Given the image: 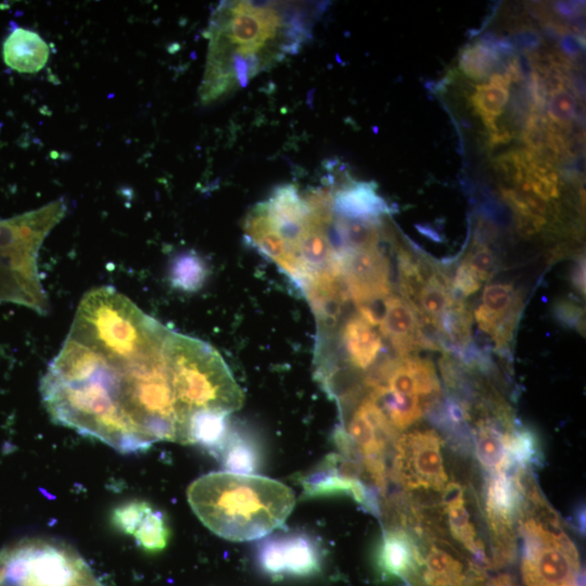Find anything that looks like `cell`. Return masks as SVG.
I'll return each instance as SVG.
<instances>
[{
  "instance_id": "1",
  "label": "cell",
  "mask_w": 586,
  "mask_h": 586,
  "mask_svg": "<svg viewBox=\"0 0 586 586\" xmlns=\"http://www.w3.org/2000/svg\"><path fill=\"white\" fill-rule=\"evenodd\" d=\"M189 504L216 535L244 542L280 526L294 507V494L279 481L228 471L213 472L188 488Z\"/></svg>"
},
{
  "instance_id": "2",
  "label": "cell",
  "mask_w": 586,
  "mask_h": 586,
  "mask_svg": "<svg viewBox=\"0 0 586 586\" xmlns=\"http://www.w3.org/2000/svg\"><path fill=\"white\" fill-rule=\"evenodd\" d=\"M168 330L116 289L103 285L84 295L68 335L111 359L129 360L157 348Z\"/></svg>"
},
{
  "instance_id": "3",
  "label": "cell",
  "mask_w": 586,
  "mask_h": 586,
  "mask_svg": "<svg viewBox=\"0 0 586 586\" xmlns=\"http://www.w3.org/2000/svg\"><path fill=\"white\" fill-rule=\"evenodd\" d=\"M164 348L176 400L189 430L192 417L199 412L230 415L242 406L240 386L211 345L169 329Z\"/></svg>"
},
{
  "instance_id": "4",
  "label": "cell",
  "mask_w": 586,
  "mask_h": 586,
  "mask_svg": "<svg viewBox=\"0 0 586 586\" xmlns=\"http://www.w3.org/2000/svg\"><path fill=\"white\" fill-rule=\"evenodd\" d=\"M62 200L35 211L0 220V302L48 310V298L38 272L40 246L65 215Z\"/></svg>"
},
{
  "instance_id": "5",
  "label": "cell",
  "mask_w": 586,
  "mask_h": 586,
  "mask_svg": "<svg viewBox=\"0 0 586 586\" xmlns=\"http://www.w3.org/2000/svg\"><path fill=\"white\" fill-rule=\"evenodd\" d=\"M0 586L104 585L72 549L31 539L0 553Z\"/></svg>"
},
{
  "instance_id": "6",
  "label": "cell",
  "mask_w": 586,
  "mask_h": 586,
  "mask_svg": "<svg viewBox=\"0 0 586 586\" xmlns=\"http://www.w3.org/2000/svg\"><path fill=\"white\" fill-rule=\"evenodd\" d=\"M525 586H584L577 550L552 512L545 520L526 515L521 523Z\"/></svg>"
},
{
  "instance_id": "7",
  "label": "cell",
  "mask_w": 586,
  "mask_h": 586,
  "mask_svg": "<svg viewBox=\"0 0 586 586\" xmlns=\"http://www.w3.org/2000/svg\"><path fill=\"white\" fill-rule=\"evenodd\" d=\"M286 23L288 21L283 24L279 12L272 5L250 1L220 5L209 25V43L232 46V53L207 56V60L230 54L240 55L246 61L254 77L267 64L258 55L259 50L266 48L267 42L273 39L279 28Z\"/></svg>"
},
{
  "instance_id": "8",
  "label": "cell",
  "mask_w": 586,
  "mask_h": 586,
  "mask_svg": "<svg viewBox=\"0 0 586 586\" xmlns=\"http://www.w3.org/2000/svg\"><path fill=\"white\" fill-rule=\"evenodd\" d=\"M443 441L433 430L403 434L395 444L393 476L408 489L444 491L448 476L442 456Z\"/></svg>"
},
{
  "instance_id": "9",
  "label": "cell",
  "mask_w": 586,
  "mask_h": 586,
  "mask_svg": "<svg viewBox=\"0 0 586 586\" xmlns=\"http://www.w3.org/2000/svg\"><path fill=\"white\" fill-rule=\"evenodd\" d=\"M521 311V294L512 284L492 283L484 288L474 318L479 328L493 339L498 354L509 353Z\"/></svg>"
},
{
  "instance_id": "10",
  "label": "cell",
  "mask_w": 586,
  "mask_h": 586,
  "mask_svg": "<svg viewBox=\"0 0 586 586\" xmlns=\"http://www.w3.org/2000/svg\"><path fill=\"white\" fill-rule=\"evenodd\" d=\"M260 569L273 576H308L319 571L320 553L302 534L265 540L257 552Z\"/></svg>"
},
{
  "instance_id": "11",
  "label": "cell",
  "mask_w": 586,
  "mask_h": 586,
  "mask_svg": "<svg viewBox=\"0 0 586 586\" xmlns=\"http://www.w3.org/2000/svg\"><path fill=\"white\" fill-rule=\"evenodd\" d=\"M397 357L424 349H438L424 332L412 307L400 295L391 292L382 300V313L378 326Z\"/></svg>"
},
{
  "instance_id": "12",
  "label": "cell",
  "mask_w": 586,
  "mask_h": 586,
  "mask_svg": "<svg viewBox=\"0 0 586 586\" xmlns=\"http://www.w3.org/2000/svg\"><path fill=\"white\" fill-rule=\"evenodd\" d=\"M112 522L120 532L135 538L146 552L163 550L169 539V527L163 513L150 504L132 500L119 505Z\"/></svg>"
},
{
  "instance_id": "13",
  "label": "cell",
  "mask_w": 586,
  "mask_h": 586,
  "mask_svg": "<svg viewBox=\"0 0 586 586\" xmlns=\"http://www.w3.org/2000/svg\"><path fill=\"white\" fill-rule=\"evenodd\" d=\"M359 467L355 462L331 459L327 462L324 470L304 481L305 494L319 496L344 493L377 515L380 511L378 501L374 495L356 479Z\"/></svg>"
},
{
  "instance_id": "14",
  "label": "cell",
  "mask_w": 586,
  "mask_h": 586,
  "mask_svg": "<svg viewBox=\"0 0 586 586\" xmlns=\"http://www.w3.org/2000/svg\"><path fill=\"white\" fill-rule=\"evenodd\" d=\"M334 214L360 220H373L390 214L388 203L377 193L373 182L353 181L335 187L329 176Z\"/></svg>"
},
{
  "instance_id": "15",
  "label": "cell",
  "mask_w": 586,
  "mask_h": 586,
  "mask_svg": "<svg viewBox=\"0 0 586 586\" xmlns=\"http://www.w3.org/2000/svg\"><path fill=\"white\" fill-rule=\"evenodd\" d=\"M377 563L385 576L413 582L422 565V555L408 533L394 528L384 533Z\"/></svg>"
},
{
  "instance_id": "16",
  "label": "cell",
  "mask_w": 586,
  "mask_h": 586,
  "mask_svg": "<svg viewBox=\"0 0 586 586\" xmlns=\"http://www.w3.org/2000/svg\"><path fill=\"white\" fill-rule=\"evenodd\" d=\"M4 64L22 74L41 71L49 60V47L34 30L16 27L5 38L2 46Z\"/></svg>"
},
{
  "instance_id": "17",
  "label": "cell",
  "mask_w": 586,
  "mask_h": 586,
  "mask_svg": "<svg viewBox=\"0 0 586 586\" xmlns=\"http://www.w3.org/2000/svg\"><path fill=\"white\" fill-rule=\"evenodd\" d=\"M509 417L505 411L496 419L483 418L476 423L473 438L475 455L481 466L491 473L511 470L507 458V431L504 426H510ZM513 471V470H512Z\"/></svg>"
},
{
  "instance_id": "18",
  "label": "cell",
  "mask_w": 586,
  "mask_h": 586,
  "mask_svg": "<svg viewBox=\"0 0 586 586\" xmlns=\"http://www.w3.org/2000/svg\"><path fill=\"white\" fill-rule=\"evenodd\" d=\"M444 509L451 535L467 550H469L481 564H489L483 543L477 538L474 525L464 506L463 492L459 484L450 483L444 488Z\"/></svg>"
},
{
  "instance_id": "19",
  "label": "cell",
  "mask_w": 586,
  "mask_h": 586,
  "mask_svg": "<svg viewBox=\"0 0 586 586\" xmlns=\"http://www.w3.org/2000/svg\"><path fill=\"white\" fill-rule=\"evenodd\" d=\"M425 586H463L468 581L461 562L447 550L432 546L422 557Z\"/></svg>"
},
{
  "instance_id": "20",
  "label": "cell",
  "mask_w": 586,
  "mask_h": 586,
  "mask_svg": "<svg viewBox=\"0 0 586 586\" xmlns=\"http://www.w3.org/2000/svg\"><path fill=\"white\" fill-rule=\"evenodd\" d=\"M228 416L203 411L190 421V444H198L218 456L230 433Z\"/></svg>"
},
{
  "instance_id": "21",
  "label": "cell",
  "mask_w": 586,
  "mask_h": 586,
  "mask_svg": "<svg viewBox=\"0 0 586 586\" xmlns=\"http://www.w3.org/2000/svg\"><path fill=\"white\" fill-rule=\"evenodd\" d=\"M218 457L228 472L251 474L259 464L256 444L240 432H230Z\"/></svg>"
},
{
  "instance_id": "22",
  "label": "cell",
  "mask_w": 586,
  "mask_h": 586,
  "mask_svg": "<svg viewBox=\"0 0 586 586\" xmlns=\"http://www.w3.org/2000/svg\"><path fill=\"white\" fill-rule=\"evenodd\" d=\"M507 458L509 468L513 471L538 464L540 450L536 435L525 428H511L507 433Z\"/></svg>"
},
{
  "instance_id": "23",
  "label": "cell",
  "mask_w": 586,
  "mask_h": 586,
  "mask_svg": "<svg viewBox=\"0 0 586 586\" xmlns=\"http://www.w3.org/2000/svg\"><path fill=\"white\" fill-rule=\"evenodd\" d=\"M508 100V90L488 84L476 85L475 92L470 97L473 110L489 132L498 130L496 118L502 114Z\"/></svg>"
},
{
  "instance_id": "24",
  "label": "cell",
  "mask_w": 586,
  "mask_h": 586,
  "mask_svg": "<svg viewBox=\"0 0 586 586\" xmlns=\"http://www.w3.org/2000/svg\"><path fill=\"white\" fill-rule=\"evenodd\" d=\"M206 276L207 270L203 259L191 252L179 254L173 259L169 268L171 284L186 292L199 290Z\"/></svg>"
},
{
  "instance_id": "25",
  "label": "cell",
  "mask_w": 586,
  "mask_h": 586,
  "mask_svg": "<svg viewBox=\"0 0 586 586\" xmlns=\"http://www.w3.org/2000/svg\"><path fill=\"white\" fill-rule=\"evenodd\" d=\"M499 59L500 56L482 41H476L461 50L459 68L467 77L482 80L492 74Z\"/></svg>"
},
{
  "instance_id": "26",
  "label": "cell",
  "mask_w": 586,
  "mask_h": 586,
  "mask_svg": "<svg viewBox=\"0 0 586 586\" xmlns=\"http://www.w3.org/2000/svg\"><path fill=\"white\" fill-rule=\"evenodd\" d=\"M547 118L563 131L576 116L577 99L569 90L555 92L547 100Z\"/></svg>"
},
{
  "instance_id": "27",
  "label": "cell",
  "mask_w": 586,
  "mask_h": 586,
  "mask_svg": "<svg viewBox=\"0 0 586 586\" xmlns=\"http://www.w3.org/2000/svg\"><path fill=\"white\" fill-rule=\"evenodd\" d=\"M462 262L469 266L482 282L493 278L497 269L495 254L484 243L473 242L472 247Z\"/></svg>"
},
{
  "instance_id": "28",
  "label": "cell",
  "mask_w": 586,
  "mask_h": 586,
  "mask_svg": "<svg viewBox=\"0 0 586 586\" xmlns=\"http://www.w3.org/2000/svg\"><path fill=\"white\" fill-rule=\"evenodd\" d=\"M450 283L455 295L467 297L477 292L483 282L464 262H461Z\"/></svg>"
},
{
  "instance_id": "29",
  "label": "cell",
  "mask_w": 586,
  "mask_h": 586,
  "mask_svg": "<svg viewBox=\"0 0 586 586\" xmlns=\"http://www.w3.org/2000/svg\"><path fill=\"white\" fill-rule=\"evenodd\" d=\"M556 319L564 327L577 329L582 332L584 329V310L570 300L556 302L553 307Z\"/></svg>"
},
{
  "instance_id": "30",
  "label": "cell",
  "mask_w": 586,
  "mask_h": 586,
  "mask_svg": "<svg viewBox=\"0 0 586 586\" xmlns=\"http://www.w3.org/2000/svg\"><path fill=\"white\" fill-rule=\"evenodd\" d=\"M495 169L500 171L504 177L517 184L522 179H525V167L522 164L518 150L510 151L497 156L494 160Z\"/></svg>"
},
{
  "instance_id": "31",
  "label": "cell",
  "mask_w": 586,
  "mask_h": 586,
  "mask_svg": "<svg viewBox=\"0 0 586 586\" xmlns=\"http://www.w3.org/2000/svg\"><path fill=\"white\" fill-rule=\"evenodd\" d=\"M515 228L520 235L531 237L544 229L547 218L533 214H514Z\"/></svg>"
},
{
  "instance_id": "32",
  "label": "cell",
  "mask_w": 586,
  "mask_h": 586,
  "mask_svg": "<svg viewBox=\"0 0 586 586\" xmlns=\"http://www.w3.org/2000/svg\"><path fill=\"white\" fill-rule=\"evenodd\" d=\"M514 42L518 47L530 50L537 48L542 42L539 34L532 29H522L514 35Z\"/></svg>"
},
{
  "instance_id": "33",
  "label": "cell",
  "mask_w": 586,
  "mask_h": 586,
  "mask_svg": "<svg viewBox=\"0 0 586 586\" xmlns=\"http://www.w3.org/2000/svg\"><path fill=\"white\" fill-rule=\"evenodd\" d=\"M561 49L565 53V56H575L582 51V39L573 35H568L561 39Z\"/></svg>"
},
{
  "instance_id": "34",
  "label": "cell",
  "mask_w": 586,
  "mask_h": 586,
  "mask_svg": "<svg viewBox=\"0 0 586 586\" xmlns=\"http://www.w3.org/2000/svg\"><path fill=\"white\" fill-rule=\"evenodd\" d=\"M572 282L574 288L585 294V259L581 258L573 269Z\"/></svg>"
},
{
  "instance_id": "35",
  "label": "cell",
  "mask_w": 586,
  "mask_h": 586,
  "mask_svg": "<svg viewBox=\"0 0 586 586\" xmlns=\"http://www.w3.org/2000/svg\"><path fill=\"white\" fill-rule=\"evenodd\" d=\"M555 10L558 14L564 17H575L582 12V4H576L575 2H557L555 4Z\"/></svg>"
},
{
  "instance_id": "36",
  "label": "cell",
  "mask_w": 586,
  "mask_h": 586,
  "mask_svg": "<svg viewBox=\"0 0 586 586\" xmlns=\"http://www.w3.org/2000/svg\"><path fill=\"white\" fill-rule=\"evenodd\" d=\"M512 139V135L508 130H497L488 133L486 144L494 148L500 144H506Z\"/></svg>"
},
{
  "instance_id": "37",
  "label": "cell",
  "mask_w": 586,
  "mask_h": 586,
  "mask_svg": "<svg viewBox=\"0 0 586 586\" xmlns=\"http://www.w3.org/2000/svg\"><path fill=\"white\" fill-rule=\"evenodd\" d=\"M487 84L509 91L511 81L505 73H493Z\"/></svg>"
},
{
  "instance_id": "38",
  "label": "cell",
  "mask_w": 586,
  "mask_h": 586,
  "mask_svg": "<svg viewBox=\"0 0 586 586\" xmlns=\"http://www.w3.org/2000/svg\"><path fill=\"white\" fill-rule=\"evenodd\" d=\"M485 586H518L508 574H500L491 578Z\"/></svg>"
}]
</instances>
